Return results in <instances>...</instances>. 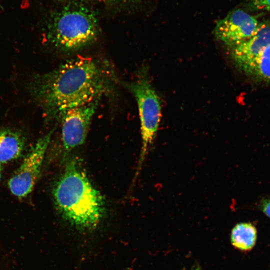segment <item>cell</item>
I'll return each mask as SVG.
<instances>
[{
    "mask_svg": "<svg viewBox=\"0 0 270 270\" xmlns=\"http://www.w3.org/2000/svg\"><path fill=\"white\" fill-rule=\"evenodd\" d=\"M116 78L108 62L78 56L51 71L33 75L27 87L46 120H58L67 110L109 94Z\"/></svg>",
    "mask_w": 270,
    "mask_h": 270,
    "instance_id": "obj_1",
    "label": "cell"
},
{
    "mask_svg": "<svg viewBox=\"0 0 270 270\" xmlns=\"http://www.w3.org/2000/svg\"><path fill=\"white\" fill-rule=\"evenodd\" d=\"M54 206L62 219L82 234H91L106 214L104 199L76 159L68 161L53 185Z\"/></svg>",
    "mask_w": 270,
    "mask_h": 270,
    "instance_id": "obj_2",
    "label": "cell"
},
{
    "mask_svg": "<svg viewBox=\"0 0 270 270\" xmlns=\"http://www.w3.org/2000/svg\"><path fill=\"white\" fill-rule=\"evenodd\" d=\"M44 42L53 50L76 52L96 42L100 34L96 14L82 4H68L50 14L43 30Z\"/></svg>",
    "mask_w": 270,
    "mask_h": 270,
    "instance_id": "obj_3",
    "label": "cell"
},
{
    "mask_svg": "<svg viewBox=\"0 0 270 270\" xmlns=\"http://www.w3.org/2000/svg\"><path fill=\"white\" fill-rule=\"evenodd\" d=\"M126 86L136 100L140 118L142 146L136 173L138 175L158 133L162 116L161 102L144 72Z\"/></svg>",
    "mask_w": 270,
    "mask_h": 270,
    "instance_id": "obj_4",
    "label": "cell"
},
{
    "mask_svg": "<svg viewBox=\"0 0 270 270\" xmlns=\"http://www.w3.org/2000/svg\"><path fill=\"white\" fill-rule=\"evenodd\" d=\"M54 130L40 138L29 150L18 168L8 181L11 193L19 198L26 197L33 190L41 170Z\"/></svg>",
    "mask_w": 270,
    "mask_h": 270,
    "instance_id": "obj_5",
    "label": "cell"
},
{
    "mask_svg": "<svg viewBox=\"0 0 270 270\" xmlns=\"http://www.w3.org/2000/svg\"><path fill=\"white\" fill-rule=\"evenodd\" d=\"M67 110L61 116V139L64 150L68 152L85 142L92 116L100 100Z\"/></svg>",
    "mask_w": 270,
    "mask_h": 270,
    "instance_id": "obj_6",
    "label": "cell"
},
{
    "mask_svg": "<svg viewBox=\"0 0 270 270\" xmlns=\"http://www.w3.org/2000/svg\"><path fill=\"white\" fill-rule=\"evenodd\" d=\"M260 22L242 10L236 9L216 22L214 34L231 48L250 38L257 30Z\"/></svg>",
    "mask_w": 270,
    "mask_h": 270,
    "instance_id": "obj_7",
    "label": "cell"
},
{
    "mask_svg": "<svg viewBox=\"0 0 270 270\" xmlns=\"http://www.w3.org/2000/svg\"><path fill=\"white\" fill-rule=\"evenodd\" d=\"M270 44V21L260 22L255 33L248 40L230 49L232 58L238 69L255 58Z\"/></svg>",
    "mask_w": 270,
    "mask_h": 270,
    "instance_id": "obj_8",
    "label": "cell"
},
{
    "mask_svg": "<svg viewBox=\"0 0 270 270\" xmlns=\"http://www.w3.org/2000/svg\"><path fill=\"white\" fill-rule=\"evenodd\" d=\"M26 137L23 131L12 128H0V163L18 158L26 148Z\"/></svg>",
    "mask_w": 270,
    "mask_h": 270,
    "instance_id": "obj_9",
    "label": "cell"
},
{
    "mask_svg": "<svg viewBox=\"0 0 270 270\" xmlns=\"http://www.w3.org/2000/svg\"><path fill=\"white\" fill-rule=\"evenodd\" d=\"M238 70L256 82L270 84V44Z\"/></svg>",
    "mask_w": 270,
    "mask_h": 270,
    "instance_id": "obj_10",
    "label": "cell"
},
{
    "mask_svg": "<svg viewBox=\"0 0 270 270\" xmlns=\"http://www.w3.org/2000/svg\"><path fill=\"white\" fill-rule=\"evenodd\" d=\"M256 229L251 223H238L232 230V244L239 250L247 251L252 250L256 244Z\"/></svg>",
    "mask_w": 270,
    "mask_h": 270,
    "instance_id": "obj_11",
    "label": "cell"
},
{
    "mask_svg": "<svg viewBox=\"0 0 270 270\" xmlns=\"http://www.w3.org/2000/svg\"><path fill=\"white\" fill-rule=\"evenodd\" d=\"M108 8L119 11L132 10L142 4L143 0H99Z\"/></svg>",
    "mask_w": 270,
    "mask_h": 270,
    "instance_id": "obj_12",
    "label": "cell"
},
{
    "mask_svg": "<svg viewBox=\"0 0 270 270\" xmlns=\"http://www.w3.org/2000/svg\"><path fill=\"white\" fill-rule=\"evenodd\" d=\"M247 3L252 9L270 11V0H248Z\"/></svg>",
    "mask_w": 270,
    "mask_h": 270,
    "instance_id": "obj_13",
    "label": "cell"
},
{
    "mask_svg": "<svg viewBox=\"0 0 270 270\" xmlns=\"http://www.w3.org/2000/svg\"><path fill=\"white\" fill-rule=\"evenodd\" d=\"M260 210L270 218V198L264 199L261 202Z\"/></svg>",
    "mask_w": 270,
    "mask_h": 270,
    "instance_id": "obj_14",
    "label": "cell"
},
{
    "mask_svg": "<svg viewBox=\"0 0 270 270\" xmlns=\"http://www.w3.org/2000/svg\"><path fill=\"white\" fill-rule=\"evenodd\" d=\"M59 2L67 3L68 4H82L86 0H56Z\"/></svg>",
    "mask_w": 270,
    "mask_h": 270,
    "instance_id": "obj_15",
    "label": "cell"
},
{
    "mask_svg": "<svg viewBox=\"0 0 270 270\" xmlns=\"http://www.w3.org/2000/svg\"><path fill=\"white\" fill-rule=\"evenodd\" d=\"M191 270H202L201 268L199 266L196 265V266H194L191 269Z\"/></svg>",
    "mask_w": 270,
    "mask_h": 270,
    "instance_id": "obj_16",
    "label": "cell"
},
{
    "mask_svg": "<svg viewBox=\"0 0 270 270\" xmlns=\"http://www.w3.org/2000/svg\"><path fill=\"white\" fill-rule=\"evenodd\" d=\"M2 164L0 163V181L2 178Z\"/></svg>",
    "mask_w": 270,
    "mask_h": 270,
    "instance_id": "obj_17",
    "label": "cell"
}]
</instances>
